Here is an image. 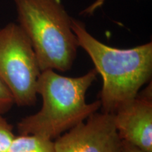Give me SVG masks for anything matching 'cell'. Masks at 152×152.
<instances>
[{"label": "cell", "mask_w": 152, "mask_h": 152, "mask_svg": "<svg viewBox=\"0 0 152 152\" xmlns=\"http://www.w3.org/2000/svg\"><path fill=\"white\" fill-rule=\"evenodd\" d=\"M18 25L33 47L41 71H69L79 44L72 17L61 0H14Z\"/></svg>", "instance_id": "3957f363"}, {"label": "cell", "mask_w": 152, "mask_h": 152, "mask_svg": "<svg viewBox=\"0 0 152 152\" xmlns=\"http://www.w3.org/2000/svg\"><path fill=\"white\" fill-rule=\"evenodd\" d=\"M95 68L79 77L64 76L53 70L41 71L37 95L42 105L39 111L17 125L19 134H33L54 140L101 109V102H86V94L96 80Z\"/></svg>", "instance_id": "7a4b0ae2"}, {"label": "cell", "mask_w": 152, "mask_h": 152, "mask_svg": "<svg viewBox=\"0 0 152 152\" xmlns=\"http://www.w3.org/2000/svg\"><path fill=\"white\" fill-rule=\"evenodd\" d=\"M13 126L0 114V152H7L10 147L15 134Z\"/></svg>", "instance_id": "ba28073f"}, {"label": "cell", "mask_w": 152, "mask_h": 152, "mask_svg": "<svg viewBox=\"0 0 152 152\" xmlns=\"http://www.w3.org/2000/svg\"><path fill=\"white\" fill-rule=\"evenodd\" d=\"M14 104V99L7 87L0 80V114L8 112Z\"/></svg>", "instance_id": "9c48e42d"}, {"label": "cell", "mask_w": 152, "mask_h": 152, "mask_svg": "<svg viewBox=\"0 0 152 152\" xmlns=\"http://www.w3.org/2000/svg\"><path fill=\"white\" fill-rule=\"evenodd\" d=\"M71 26L79 47L89 55L103 80L99 93L102 112L113 113L120 106L137 95L152 75V43L118 49L99 41L85 25L72 18Z\"/></svg>", "instance_id": "6da1fadb"}, {"label": "cell", "mask_w": 152, "mask_h": 152, "mask_svg": "<svg viewBox=\"0 0 152 152\" xmlns=\"http://www.w3.org/2000/svg\"><path fill=\"white\" fill-rule=\"evenodd\" d=\"M120 152H145L140 148L132 145L128 142L123 141L122 146H121Z\"/></svg>", "instance_id": "8fae6325"}, {"label": "cell", "mask_w": 152, "mask_h": 152, "mask_svg": "<svg viewBox=\"0 0 152 152\" xmlns=\"http://www.w3.org/2000/svg\"><path fill=\"white\" fill-rule=\"evenodd\" d=\"M56 152H120L113 114L98 111L56 139Z\"/></svg>", "instance_id": "5b68a950"}, {"label": "cell", "mask_w": 152, "mask_h": 152, "mask_svg": "<svg viewBox=\"0 0 152 152\" xmlns=\"http://www.w3.org/2000/svg\"><path fill=\"white\" fill-rule=\"evenodd\" d=\"M7 152H56L54 140L33 134L15 137Z\"/></svg>", "instance_id": "52a82bcc"}, {"label": "cell", "mask_w": 152, "mask_h": 152, "mask_svg": "<svg viewBox=\"0 0 152 152\" xmlns=\"http://www.w3.org/2000/svg\"><path fill=\"white\" fill-rule=\"evenodd\" d=\"M41 71L31 43L18 23L0 29V80L10 92L14 104L30 106L37 101Z\"/></svg>", "instance_id": "277c9868"}, {"label": "cell", "mask_w": 152, "mask_h": 152, "mask_svg": "<svg viewBox=\"0 0 152 152\" xmlns=\"http://www.w3.org/2000/svg\"><path fill=\"white\" fill-rule=\"evenodd\" d=\"M104 1L105 0H95L94 2H93L92 4L89 6L88 7H87L85 10L82 11L80 14L86 15V16H87V15H92L96 9L100 8L103 5Z\"/></svg>", "instance_id": "30bf717a"}, {"label": "cell", "mask_w": 152, "mask_h": 152, "mask_svg": "<svg viewBox=\"0 0 152 152\" xmlns=\"http://www.w3.org/2000/svg\"><path fill=\"white\" fill-rule=\"evenodd\" d=\"M113 114L120 137L145 152H152L151 83Z\"/></svg>", "instance_id": "8992f818"}]
</instances>
